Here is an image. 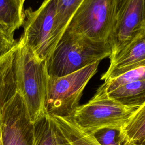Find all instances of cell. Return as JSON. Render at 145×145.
<instances>
[{
    "instance_id": "1",
    "label": "cell",
    "mask_w": 145,
    "mask_h": 145,
    "mask_svg": "<svg viewBox=\"0 0 145 145\" xmlns=\"http://www.w3.org/2000/svg\"><path fill=\"white\" fill-rule=\"evenodd\" d=\"M109 42L97 41L65 30L46 60L49 76L61 77L109 57Z\"/></svg>"
},
{
    "instance_id": "2",
    "label": "cell",
    "mask_w": 145,
    "mask_h": 145,
    "mask_svg": "<svg viewBox=\"0 0 145 145\" xmlns=\"http://www.w3.org/2000/svg\"><path fill=\"white\" fill-rule=\"evenodd\" d=\"M17 61L18 92L24 99L32 122L46 113L45 103L49 75L46 61L36 58L33 52L19 40Z\"/></svg>"
},
{
    "instance_id": "3",
    "label": "cell",
    "mask_w": 145,
    "mask_h": 145,
    "mask_svg": "<svg viewBox=\"0 0 145 145\" xmlns=\"http://www.w3.org/2000/svg\"><path fill=\"white\" fill-rule=\"evenodd\" d=\"M99 63L97 62L63 76H49L46 113L54 117H71L79 105L86 86L97 72Z\"/></svg>"
},
{
    "instance_id": "4",
    "label": "cell",
    "mask_w": 145,
    "mask_h": 145,
    "mask_svg": "<svg viewBox=\"0 0 145 145\" xmlns=\"http://www.w3.org/2000/svg\"><path fill=\"white\" fill-rule=\"evenodd\" d=\"M56 0H45L36 10L24 11V44L41 61H46L59 39L56 29Z\"/></svg>"
},
{
    "instance_id": "5",
    "label": "cell",
    "mask_w": 145,
    "mask_h": 145,
    "mask_svg": "<svg viewBox=\"0 0 145 145\" xmlns=\"http://www.w3.org/2000/svg\"><path fill=\"white\" fill-rule=\"evenodd\" d=\"M117 0H83L65 30L91 40L109 42L116 19Z\"/></svg>"
},
{
    "instance_id": "6",
    "label": "cell",
    "mask_w": 145,
    "mask_h": 145,
    "mask_svg": "<svg viewBox=\"0 0 145 145\" xmlns=\"http://www.w3.org/2000/svg\"><path fill=\"white\" fill-rule=\"evenodd\" d=\"M137 108H128L106 95L94 96L86 104L79 105L70 117L82 130L92 133L105 127H120Z\"/></svg>"
},
{
    "instance_id": "7",
    "label": "cell",
    "mask_w": 145,
    "mask_h": 145,
    "mask_svg": "<svg viewBox=\"0 0 145 145\" xmlns=\"http://www.w3.org/2000/svg\"><path fill=\"white\" fill-rule=\"evenodd\" d=\"M145 28V0H117L116 19L110 39L114 61Z\"/></svg>"
},
{
    "instance_id": "8",
    "label": "cell",
    "mask_w": 145,
    "mask_h": 145,
    "mask_svg": "<svg viewBox=\"0 0 145 145\" xmlns=\"http://www.w3.org/2000/svg\"><path fill=\"white\" fill-rule=\"evenodd\" d=\"M34 123L18 92L2 110L0 145H34Z\"/></svg>"
},
{
    "instance_id": "9",
    "label": "cell",
    "mask_w": 145,
    "mask_h": 145,
    "mask_svg": "<svg viewBox=\"0 0 145 145\" xmlns=\"http://www.w3.org/2000/svg\"><path fill=\"white\" fill-rule=\"evenodd\" d=\"M140 67H145V28L110 62L101 79L105 82Z\"/></svg>"
},
{
    "instance_id": "10",
    "label": "cell",
    "mask_w": 145,
    "mask_h": 145,
    "mask_svg": "<svg viewBox=\"0 0 145 145\" xmlns=\"http://www.w3.org/2000/svg\"><path fill=\"white\" fill-rule=\"evenodd\" d=\"M19 48L18 41L15 48L0 59V138L2 108L18 92L16 70Z\"/></svg>"
},
{
    "instance_id": "11",
    "label": "cell",
    "mask_w": 145,
    "mask_h": 145,
    "mask_svg": "<svg viewBox=\"0 0 145 145\" xmlns=\"http://www.w3.org/2000/svg\"><path fill=\"white\" fill-rule=\"evenodd\" d=\"M34 145H72L54 117L45 113L35 122Z\"/></svg>"
},
{
    "instance_id": "12",
    "label": "cell",
    "mask_w": 145,
    "mask_h": 145,
    "mask_svg": "<svg viewBox=\"0 0 145 145\" xmlns=\"http://www.w3.org/2000/svg\"><path fill=\"white\" fill-rule=\"evenodd\" d=\"M121 145H145V103L137 108L121 129Z\"/></svg>"
},
{
    "instance_id": "13",
    "label": "cell",
    "mask_w": 145,
    "mask_h": 145,
    "mask_svg": "<svg viewBox=\"0 0 145 145\" xmlns=\"http://www.w3.org/2000/svg\"><path fill=\"white\" fill-rule=\"evenodd\" d=\"M128 108H138L145 103V80L122 85L105 95Z\"/></svg>"
},
{
    "instance_id": "14",
    "label": "cell",
    "mask_w": 145,
    "mask_h": 145,
    "mask_svg": "<svg viewBox=\"0 0 145 145\" xmlns=\"http://www.w3.org/2000/svg\"><path fill=\"white\" fill-rule=\"evenodd\" d=\"M23 4L20 0H0V23L14 30L23 25Z\"/></svg>"
},
{
    "instance_id": "15",
    "label": "cell",
    "mask_w": 145,
    "mask_h": 145,
    "mask_svg": "<svg viewBox=\"0 0 145 145\" xmlns=\"http://www.w3.org/2000/svg\"><path fill=\"white\" fill-rule=\"evenodd\" d=\"M54 117L72 145H100L91 134L82 130L70 118Z\"/></svg>"
},
{
    "instance_id": "16",
    "label": "cell",
    "mask_w": 145,
    "mask_h": 145,
    "mask_svg": "<svg viewBox=\"0 0 145 145\" xmlns=\"http://www.w3.org/2000/svg\"><path fill=\"white\" fill-rule=\"evenodd\" d=\"M83 1V0H56V29L59 40Z\"/></svg>"
},
{
    "instance_id": "17",
    "label": "cell",
    "mask_w": 145,
    "mask_h": 145,
    "mask_svg": "<svg viewBox=\"0 0 145 145\" xmlns=\"http://www.w3.org/2000/svg\"><path fill=\"white\" fill-rule=\"evenodd\" d=\"M140 80H145V67L132 69L114 78L104 82L95 94L105 95L122 85Z\"/></svg>"
},
{
    "instance_id": "18",
    "label": "cell",
    "mask_w": 145,
    "mask_h": 145,
    "mask_svg": "<svg viewBox=\"0 0 145 145\" xmlns=\"http://www.w3.org/2000/svg\"><path fill=\"white\" fill-rule=\"evenodd\" d=\"M121 127H105L96 130L91 134L100 145H121Z\"/></svg>"
},
{
    "instance_id": "19",
    "label": "cell",
    "mask_w": 145,
    "mask_h": 145,
    "mask_svg": "<svg viewBox=\"0 0 145 145\" xmlns=\"http://www.w3.org/2000/svg\"><path fill=\"white\" fill-rule=\"evenodd\" d=\"M15 30L0 23V59L12 50L18 43L14 39Z\"/></svg>"
},
{
    "instance_id": "20",
    "label": "cell",
    "mask_w": 145,
    "mask_h": 145,
    "mask_svg": "<svg viewBox=\"0 0 145 145\" xmlns=\"http://www.w3.org/2000/svg\"><path fill=\"white\" fill-rule=\"evenodd\" d=\"M20 1H21V2L23 3V4H24V1H25V0H20Z\"/></svg>"
}]
</instances>
